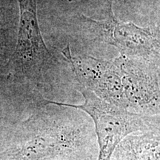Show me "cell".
I'll return each instance as SVG.
<instances>
[{
    "label": "cell",
    "mask_w": 160,
    "mask_h": 160,
    "mask_svg": "<svg viewBox=\"0 0 160 160\" xmlns=\"http://www.w3.org/2000/svg\"><path fill=\"white\" fill-rule=\"evenodd\" d=\"M79 91L85 99L83 104L72 105L52 101L46 102L80 110L92 118L99 145L97 160H111L116 148L126 137L151 129L160 118V116L137 114L111 105L82 86H79Z\"/></svg>",
    "instance_id": "6da1fadb"
},
{
    "label": "cell",
    "mask_w": 160,
    "mask_h": 160,
    "mask_svg": "<svg viewBox=\"0 0 160 160\" xmlns=\"http://www.w3.org/2000/svg\"><path fill=\"white\" fill-rule=\"evenodd\" d=\"M108 2L107 17L97 20L85 14L79 19L97 39L115 47L119 55L156 64L160 62V31L156 28H143L118 19Z\"/></svg>",
    "instance_id": "7a4b0ae2"
},
{
    "label": "cell",
    "mask_w": 160,
    "mask_h": 160,
    "mask_svg": "<svg viewBox=\"0 0 160 160\" xmlns=\"http://www.w3.org/2000/svg\"><path fill=\"white\" fill-rule=\"evenodd\" d=\"M113 61L128 111L146 117L160 116V86L154 64L122 55Z\"/></svg>",
    "instance_id": "3957f363"
},
{
    "label": "cell",
    "mask_w": 160,
    "mask_h": 160,
    "mask_svg": "<svg viewBox=\"0 0 160 160\" xmlns=\"http://www.w3.org/2000/svg\"><path fill=\"white\" fill-rule=\"evenodd\" d=\"M62 53L71 65L79 86L111 105L128 111L119 69L113 60L88 55L73 56L69 45Z\"/></svg>",
    "instance_id": "277c9868"
},
{
    "label": "cell",
    "mask_w": 160,
    "mask_h": 160,
    "mask_svg": "<svg viewBox=\"0 0 160 160\" xmlns=\"http://www.w3.org/2000/svg\"><path fill=\"white\" fill-rule=\"evenodd\" d=\"M19 22L13 62L26 77L38 78L52 58L44 41L37 17V0H18Z\"/></svg>",
    "instance_id": "5b68a950"
},
{
    "label": "cell",
    "mask_w": 160,
    "mask_h": 160,
    "mask_svg": "<svg viewBox=\"0 0 160 160\" xmlns=\"http://www.w3.org/2000/svg\"><path fill=\"white\" fill-rule=\"evenodd\" d=\"M79 122H68L40 130L17 152L22 160H52L79 152L85 145V131Z\"/></svg>",
    "instance_id": "8992f818"
},
{
    "label": "cell",
    "mask_w": 160,
    "mask_h": 160,
    "mask_svg": "<svg viewBox=\"0 0 160 160\" xmlns=\"http://www.w3.org/2000/svg\"><path fill=\"white\" fill-rule=\"evenodd\" d=\"M111 160H160V118L151 129L126 137Z\"/></svg>",
    "instance_id": "52a82bcc"
},
{
    "label": "cell",
    "mask_w": 160,
    "mask_h": 160,
    "mask_svg": "<svg viewBox=\"0 0 160 160\" xmlns=\"http://www.w3.org/2000/svg\"><path fill=\"white\" fill-rule=\"evenodd\" d=\"M5 14L3 8L0 6V56L8 54V52L11 48V36H9L5 28Z\"/></svg>",
    "instance_id": "ba28073f"
},
{
    "label": "cell",
    "mask_w": 160,
    "mask_h": 160,
    "mask_svg": "<svg viewBox=\"0 0 160 160\" xmlns=\"http://www.w3.org/2000/svg\"><path fill=\"white\" fill-rule=\"evenodd\" d=\"M155 66H156V70H157V76H158V79H159V86H160V62H159L156 64Z\"/></svg>",
    "instance_id": "9c48e42d"
},
{
    "label": "cell",
    "mask_w": 160,
    "mask_h": 160,
    "mask_svg": "<svg viewBox=\"0 0 160 160\" xmlns=\"http://www.w3.org/2000/svg\"><path fill=\"white\" fill-rule=\"evenodd\" d=\"M157 28H158V29H159V31H160V22H159V25L157 26Z\"/></svg>",
    "instance_id": "30bf717a"
}]
</instances>
